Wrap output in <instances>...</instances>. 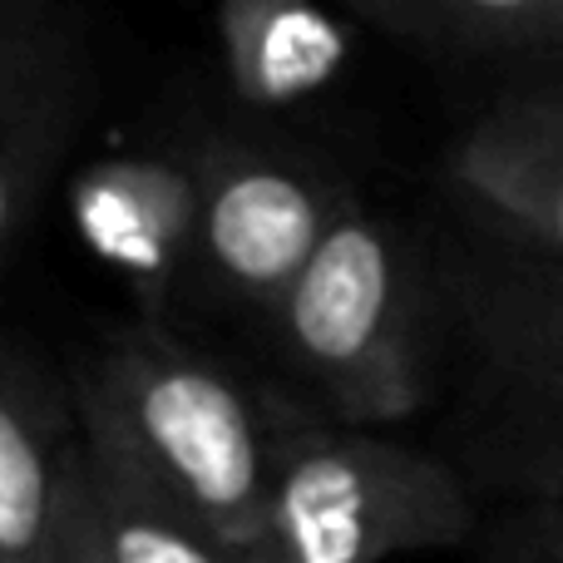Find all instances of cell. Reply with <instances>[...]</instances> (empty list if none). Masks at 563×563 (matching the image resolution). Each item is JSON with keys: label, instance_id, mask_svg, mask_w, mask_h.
Returning a JSON list of instances; mask_svg holds the SVG:
<instances>
[{"label": "cell", "instance_id": "3", "mask_svg": "<svg viewBox=\"0 0 563 563\" xmlns=\"http://www.w3.org/2000/svg\"><path fill=\"white\" fill-rule=\"evenodd\" d=\"M287 361L346 426H396L426 406L420 277L390 223L351 203L273 311Z\"/></svg>", "mask_w": 563, "mask_h": 563}, {"label": "cell", "instance_id": "13", "mask_svg": "<svg viewBox=\"0 0 563 563\" xmlns=\"http://www.w3.org/2000/svg\"><path fill=\"white\" fill-rule=\"evenodd\" d=\"M499 563H563V499H539L499 529Z\"/></svg>", "mask_w": 563, "mask_h": 563}, {"label": "cell", "instance_id": "7", "mask_svg": "<svg viewBox=\"0 0 563 563\" xmlns=\"http://www.w3.org/2000/svg\"><path fill=\"white\" fill-rule=\"evenodd\" d=\"M79 49L49 0H5L0 15V263L25 247L45 178L75 129Z\"/></svg>", "mask_w": 563, "mask_h": 563}, {"label": "cell", "instance_id": "4", "mask_svg": "<svg viewBox=\"0 0 563 563\" xmlns=\"http://www.w3.org/2000/svg\"><path fill=\"white\" fill-rule=\"evenodd\" d=\"M455 307L489 465L563 499V267L539 253L479 263L455 282Z\"/></svg>", "mask_w": 563, "mask_h": 563}, {"label": "cell", "instance_id": "8", "mask_svg": "<svg viewBox=\"0 0 563 563\" xmlns=\"http://www.w3.org/2000/svg\"><path fill=\"white\" fill-rule=\"evenodd\" d=\"M79 445L75 390L10 346L0 366V563L65 559L69 455Z\"/></svg>", "mask_w": 563, "mask_h": 563}, {"label": "cell", "instance_id": "6", "mask_svg": "<svg viewBox=\"0 0 563 563\" xmlns=\"http://www.w3.org/2000/svg\"><path fill=\"white\" fill-rule=\"evenodd\" d=\"M69 218L79 243L129 282L144 321H164L174 282L198 263V164L174 154H109L75 178Z\"/></svg>", "mask_w": 563, "mask_h": 563}, {"label": "cell", "instance_id": "5", "mask_svg": "<svg viewBox=\"0 0 563 563\" xmlns=\"http://www.w3.org/2000/svg\"><path fill=\"white\" fill-rule=\"evenodd\" d=\"M194 164L203 184L198 263L238 301L273 311L346 218L351 198L307 158L243 139H218Z\"/></svg>", "mask_w": 563, "mask_h": 563}, {"label": "cell", "instance_id": "11", "mask_svg": "<svg viewBox=\"0 0 563 563\" xmlns=\"http://www.w3.org/2000/svg\"><path fill=\"white\" fill-rule=\"evenodd\" d=\"M79 485L109 563H253L247 549L178 505L114 440L79 426Z\"/></svg>", "mask_w": 563, "mask_h": 563}, {"label": "cell", "instance_id": "10", "mask_svg": "<svg viewBox=\"0 0 563 563\" xmlns=\"http://www.w3.org/2000/svg\"><path fill=\"white\" fill-rule=\"evenodd\" d=\"M218 45L233 95L257 109L321 95L351 55L321 0H218Z\"/></svg>", "mask_w": 563, "mask_h": 563}, {"label": "cell", "instance_id": "9", "mask_svg": "<svg viewBox=\"0 0 563 563\" xmlns=\"http://www.w3.org/2000/svg\"><path fill=\"white\" fill-rule=\"evenodd\" d=\"M450 178L563 267V85L525 89L479 114L450 154Z\"/></svg>", "mask_w": 563, "mask_h": 563}, {"label": "cell", "instance_id": "12", "mask_svg": "<svg viewBox=\"0 0 563 563\" xmlns=\"http://www.w3.org/2000/svg\"><path fill=\"white\" fill-rule=\"evenodd\" d=\"M396 35L450 49L563 45V0H351Z\"/></svg>", "mask_w": 563, "mask_h": 563}, {"label": "cell", "instance_id": "2", "mask_svg": "<svg viewBox=\"0 0 563 563\" xmlns=\"http://www.w3.org/2000/svg\"><path fill=\"white\" fill-rule=\"evenodd\" d=\"M475 529L460 475L371 426H277V465L253 563H390L455 549Z\"/></svg>", "mask_w": 563, "mask_h": 563}, {"label": "cell", "instance_id": "14", "mask_svg": "<svg viewBox=\"0 0 563 563\" xmlns=\"http://www.w3.org/2000/svg\"><path fill=\"white\" fill-rule=\"evenodd\" d=\"M59 563H109L104 544H99L95 515H89L85 485H79V445L69 455V495H65V559Z\"/></svg>", "mask_w": 563, "mask_h": 563}, {"label": "cell", "instance_id": "1", "mask_svg": "<svg viewBox=\"0 0 563 563\" xmlns=\"http://www.w3.org/2000/svg\"><path fill=\"white\" fill-rule=\"evenodd\" d=\"M69 390L79 426L114 440L223 539L253 549L273 489L277 420L263 416L233 371L158 321H139L75 366Z\"/></svg>", "mask_w": 563, "mask_h": 563}]
</instances>
